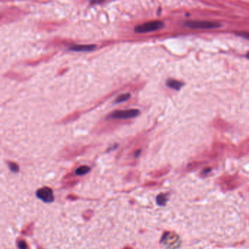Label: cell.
<instances>
[{
  "label": "cell",
  "mask_w": 249,
  "mask_h": 249,
  "mask_svg": "<svg viewBox=\"0 0 249 249\" xmlns=\"http://www.w3.org/2000/svg\"><path fill=\"white\" fill-rule=\"evenodd\" d=\"M184 26L193 29H213L217 28L221 26L217 22L208 21V20H187Z\"/></svg>",
  "instance_id": "obj_1"
},
{
  "label": "cell",
  "mask_w": 249,
  "mask_h": 249,
  "mask_svg": "<svg viewBox=\"0 0 249 249\" xmlns=\"http://www.w3.org/2000/svg\"><path fill=\"white\" fill-rule=\"evenodd\" d=\"M164 26L163 22L161 20H152L145 24L139 25L135 27V32L137 33H147V32L158 31Z\"/></svg>",
  "instance_id": "obj_2"
},
{
  "label": "cell",
  "mask_w": 249,
  "mask_h": 249,
  "mask_svg": "<svg viewBox=\"0 0 249 249\" xmlns=\"http://www.w3.org/2000/svg\"><path fill=\"white\" fill-rule=\"evenodd\" d=\"M138 110H128L115 111L110 114L109 117L111 119H130L134 118L139 114Z\"/></svg>",
  "instance_id": "obj_3"
},
{
  "label": "cell",
  "mask_w": 249,
  "mask_h": 249,
  "mask_svg": "<svg viewBox=\"0 0 249 249\" xmlns=\"http://www.w3.org/2000/svg\"><path fill=\"white\" fill-rule=\"evenodd\" d=\"M37 198L45 203H52L54 200L53 190L49 187H43L37 191Z\"/></svg>",
  "instance_id": "obj_4"
},
{
  "label": "cell",
  "mask_w": 249,
  "mask_h": 249,
  "mask_svg": "<svg viewBox=\"0 0 249 249\" xmlns=\"http://www.w3.org/2000/svg\"><path fill=\"white\" fill-rule=\"evenodd\" d=\"M96 48L95 45H74L69 47V50L76 52H89Z\"/></svg>",
  "instance_id": "obj_5"
},
{
  "label": "cell",
  "mask_w": 249,
  "mask_h": 249,
  "mask_svg": "<svg viewBox=\"0 0 249 249\" xmlns=\"http://www.w3.org/2000/svg\"><path fill=\"white\" fill-rule=\"evenodd\" d=\"M166 84H167L168 87L170 88H173L174 90H176V91H179V90L181 89V87L183 86V84L181 83V82L177 81V80L173 79L168 80Z\"/></svg>",
  "instance_id": "obj_6"
},
{
  "label": "cell",
  "mask_w": 249,
  "mask_h": 249,
  "mask_svg": "<svg viewBox=\"0 0 249 249\" xmlns=\"http://www.w3.org/2000/svg\"><path fill=\"white\" fill-rule=\"evenodd\" d=\"M90 170H91V168H90V167H88V166L86 165L80 166V167H79L76 170V174H77V175L79 176L85 175V174L89 173Z\"/></svg>",
  "instance_id": "obj_7"
},
{
  "label": "cell",
  "mask_w": 249,
  "mask_h": 249,
  "mask_svg": "<svg viewBox=\"0 0 249 249\" xmlns=\"http://www.w3.org/2000/svg\"><path fill=\"white\" fill-rule=\"evenodd\" d=\"M131 98V94L130 93H124V94H122L117 98L115 100L116 103H120L124 102V101H128V99Z\"/></svg>",
  "instance_id": "obj_8"
},
{
  "label": "cell",
  "mask_w": 249,
  "mask_h": 249,
  "mask_svg": "<svg viewBox=\"0 0 249 249\" xmlns=\"http://www.w3.org/2000/svg\"><path fill=\"white\" fill-rule=\"evenodd\" d=\"M168 198L167 195L165 194H161L159 195L158 197H157V203H158V205L160 206H165L167 202Z\"/></svg>",
  "instance_id": "obj_9"
},
{
  "label": "cell",
  "mask_w": 249,
  "mask_h": 249,
  "mask_svg": "<svg viewBox=\"0 0 249 249\" xmlns=\"http://www.w3.org/2000/svg\"><path fill=\"white\" fill-rule=\"evenodd\" d=\"M8 165L9 168H10V170H12L13 172H18L19 170V167L16 163H14V162H8Z\"/></svg>",
  "instance_id": "obj_10"
},
{
  "label": "cell",
  "mask_w": 249,
  "mask_h": 249,
  "mask_svg": "<svg viewBox=\"0 0 249 249\" xmlns=\"http://www.w3.org/2000/svg\"><path fill=\"white\" fill-rule=\"evenodd\" d=\"M18 246L19 249H26L27 248V246H26V243L24 240H20L18 243Z\"/></svg>",
  "instance_id": "obj_11"
},
{
  "label": "cell",
  "mask_w": 249,
  "mask_h": 249,
  "mask_svg": "<svg viewBox=\"0 0 249 249\" xmlns=\"http://www.w3.org/2000/svg\"><path fill=\"white\" fill-rule=\"evenodd\" d=\"M237 35L241 36V37L246 38V39H249V33L248 32H237Z\"/></svg>",
  "instance_id": "obj_12"
},
{
  "label": "cell",
  "mask_w": 249,
  "mask_h": 249,
  "mask_svg": "<svg viewBox=\"0 0 249 249\" xmlns=\"http://www.w3.org/2000/svg\"><path fill=\"white\" fill-rule=\"evenodd\" d=\"M103 2V0H91V4H100Z\"/></svg>",
  "instance_id": "obj_13"
},
{
  "label": "cell",
  "mask_w": 249,
  "mask_h": 249,
  "mask_svg": "<svg viewBox=\"0 0 249 249\" xmlns=\"http://www.w3.org/2000/svg\"><path fill=\"white\" fill-rule=\"evenodd\" d=\"M246 57H247V58H248L249 59V51L248 52V53H247V54H246Z\"/></svg>",
  "instance_id": "obj_14"
}]
</instances>
